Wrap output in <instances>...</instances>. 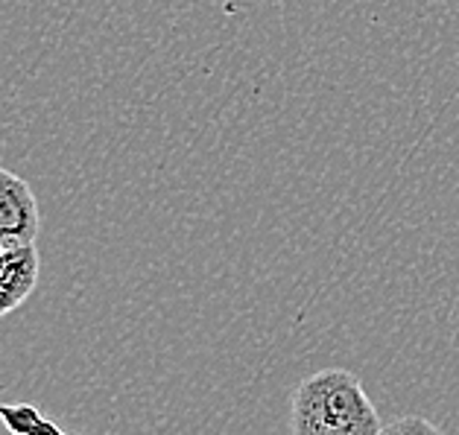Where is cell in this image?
Returning <instances> with one entry per match:
<instances>
[{"mask_svg":"<svg viewBox=\"0 0 459 435\" xmlns=\"http://www.w3.org/2000/svg\"><path fill=\"white\" fill-rule=\"evenodd\" d=\"M384 423L360 377L345 368H325L305 377L290 400L293 435H380Z\"/></svg>","mask_w":459,"mask_h":435,"instance_id":"1","label":"cell"},{"mask_svg":"<svg viewBox=\"0 0 459 435\" xmlns=\"http://www.w3.org/2000/svg\"><path fill=\"white\" fill-rule=\"evenodd\" d=\"M39 222V205L30 184L0 166V245L4 252L36 245Z\"/></svg>","mask_w":459,"mask_h":435,"instance_id":"2","label":"cell"},{"mask_svg":"<svg viewBox=\"0 0 459 435\" xmlns=\"http://www.w3.org/2000/svg\"><path fill=\"white\" fill-rule=\"evenodd\" d=\"M39 284V249L24 245V249L6 252L0 258V316L13 313L27 301V295Z\"/></svg>","mask_w":459,"mask_h":435,"instance_id":"3","label":"cell"},{"mask_svg":"<svg viewBox=\"0 0 459 435\" xmlns=\"http://www.w3.org/2000/svg\"><path fill=\"white\" fill-rule=\"evenodd\" d=\"M0 421H4V427L13 435H62V430L53 421H48L30 404H0Z\"/></svg>","mask_w":459,"mask_h":435,"instance_id":"4","label":"cell"},{"mask_svg":"<svg viewBox=\"0 0 459 435\" xmlns=\"http://www.w3.org/2000/svg\"><path fill=\"white\" fill-rule=\"evenodd\" d=\"M380 435H445L436 423H430L428 418H419V415H404V418H395L392 423H386Z\"/></svg>","mask_w":459,"mask_h":435,"instance_id":"5","label":"cell"},{"mask_svg":"<svg viewBox=\"0 0 459 435\" xmlns=\"http://www.w3.org/2000/svg\"><path fill=\"white\" fill-rule=\"evenodd\" d=\"M4 254H6V252H4V245H0V258H4Z\"/></svg>","mask_w":459,"mask_h":435,"instance_id":"6","label":"cell"},{"mask_svg":"<svg viewBox=\"0 0 459 435\" xmlns=\"http://www.w3.org/2000/svg\"><path fill=\"white\" fill-rule=\"evenodd\" d=\"M62 435H68V432H62Z\"/></svg>","mask_w":459,"mask_h":435,"instance_id":"7","label":"cell"}]
</instances>
